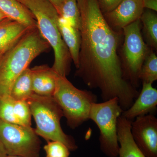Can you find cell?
<instances>
[{
	"instance_id": "1",
	"label": "cell",
	"mask_w": 157,
	"mask_h": 157,
	"mask_svg": "<svg viewBox=\"0 0 157 157\" xmlns=\"http://www.w3.org/2000/svg\"><path fill=\"white\" fill-rule=\"evenodd\" d=\"M80 13L81 44L75 75L104 101L116 98L123 110L130 108L139 92L124 77L118 55L121 34L107 22L97 0H76Z\"/></svg>"
},
{
	"instance_id": "2",
	"label": "cell",
	"mask_w": 157,
	"mask_h": 157,
	"mask_svg": "<svg viewBox=\"0 0 157 157\" xmlns=\"http://www.w3.org/2000/svg\"><path fill=\"white\" fill-rule=\"evenodd\" d=\"M38 28L32 29L4 54L0 65V97L10 96L17 77L31 62L50 48Z\"/></svg>"
},
{
	"instance_id": "3",
	"label": "cell",
	"mask_w": 157,
	"mask_h": 157,
	"mask_svg": "<svg viewBox=\"0 0 157 157\" xmlns=\"http://www.w3.org/2000/svg\"><path fill=\"white\" fill-rule=\"evenodd\" d=\"M33 15L42 37L53 49L52 70L60 76L70 73L72 60L67 47L62 39L58 25L59 15L48 0H17Z\"/></svg>"
},
{
	"instance_id": "4",
	"label": "cell",
	"mask_w": 157,
	"mask_h": 157,
	"mask_svg": "<svg viewBox=\"0 0 157 157\" xmlns=\"http://www.w3.org/2000/svg\"><path fill=\"white\" fill-rule=\"evenodd\" d=\"M36 124L35 132L47 142L58 141L64 144L70 151L78 148L75 140L65 134L61 126L63 113L53 97L34 94L27 101Z\"/></svg>"
},
{
	"instance_id": "5",
	"label": "cell",
	"mask_w": 157,
	"mask_h": 157,
	"mask_svg": "<svg viewBox=\"0 0 157 157\" xmlns=\"http://www.w3.org/2000/svg\"><path fill=\"white\" fill-rule=\"evenodd\" d=\"M61 108L68 125L74 129L89 119L92 105L97 101L91 92L78 89L66 76L57 74L53 96Z\"/></svg>"
},
{
	"instance_id": "6",
	"label": "cell",
	"mask_w": 157,
	"mask_h": 157,
	"mask_svg": "<svg viewBox=\"0 0 157 157\" xmlns=\"http://www.w3.org/2000/svg\"><path fill=\"white\" fill-rule=\"evenodd\" d=\"M123 111L116 98L102 103L96 102L91 107L89 119L94 122L100 130V148L108 157L118 155L117 121Z\"/></svg>"
},
{
	"instance_id": "7",
	"label": "cell",
	"mask_w": 157,
	"mask_h": 157,
	"mask_svg": "<svg viewBox=\"0 0 157 157\" xmlns=\"http://www.w3.org/2000/svg\"><path fill=\"white\" fill-rule=\"evenodd\" d=\"M140 18L123 29L124 41L121 62L125 79L137 89L139 85V73L150 51L140 30Z\"/></svg>"
},
{
	"instance_id": "8",
	"label": "cell",
	"mask_w": 157,
	"mask_h": 157,
	"mask_svg": "<svg viewBox=\"0 0 157 157\" xmlns=\"http://www.w3.org/2000/svg\"><path fill=\"white\" fill-rule=\"evenodd\" d=\"M32 127L0 120V140L8 155L39 157L41 141Z\"/></svg>"
},
{
	"instance_id": "9",
	"label": "cell",
	"mask_w": 157,
	"mask_h": 157,
	"mask_svg": "<svg viewBox=\"0 0 157 157\" xmlns=\"http://www.w3.org/2000/svg\"><path fill=\"white\" fill-rule=\"evenodd\" d=\"M137 146L146 157H157V119L151 114L137 117L131 123Z\"/></svg>"
},
{
	"instance_id": "10",
	"label": "cell",
	"mask_w": 157,
	"mask_h": 157,
	"mask_svg": "<svg viewBox=\"0 0 157 157\" xmlns=\"http://www.w3.org/2000/svg\"><path fill=\"white\" fill-rule=\"evenodd\" d=\"M144 10L142 0H122L115 9L104 15L111 27L123 29L139 19Z\"/></svg>"
},
{
	"instance_id": "11",
	"label": "cell",
	"mask_w": 157,
	"mask_h": 157,
	"mask_svg": "<svg viewBox=\"0 0 157 157\" xmlns=\"http://www.w3.org/2000/svg\"><path fill=\"white\" fill-rule=\"evenodd\" d=\"M157 106V90L151 83L143 82L141 92L128 109L124 110L122 116L132 121L137 117L148 114L155 111Z\"/></svg>"
},
{
	"instance_id": "12",
	"label": "cell",
	"mask_w": 157,
	"mask_h": 157,
	"mask_svg": "<svg viewBox=\"0 0 157 157\" xmlns=\"http://www.w3.org/2000/svg\"><path fill=\"white\" fill-rule=\"evenodd\" d=\"M31 70L34 94L40 96L53 97L56 87L57 74L47 65L36 66Z\"/></svg>"
},
{
	"instance_id": "13",
	"label": "cell",
	"mask_w": 157,
	"mask_h": 157,
	"mask_svg": "<svg viewBox=\"0 0 157 157\" xmlns=\"http://www.w3.org/2000/svg\"><path fill=\"white\" fill-rule=\"evenodd\" d=\"M132 121L121 115L117 121L119 150L117 157H146L135 144L131 133Z\"/></svg>"
},
{
	"instance_id": "14",
	"label": "cell",
	"mask_w": 157,
	"mask_h": 157,
	"mask_svg": "<svg viewBox=\"0 0 157 157\" xmlns=\"http://www.w3.org/2000/svg\"><path fill=\"white\" fill-rule=\"evenodd\" d=\"M31 29L15 21L6 18L0 22V52L6 53Z\"/></svg>"
},
{
	"instance_id": "15",
	"label": "cell",
	"mask_w": 157,
	"mask_h": 157,
	"mask_svg": "<svg viewBox=\"0 0 157 157\" xmlns=\"http://www.w3.org/2000/svg\"><path fill=\"white\" fill-rule=\"evenodd\" d=\"M0 10L7 18L17 21L29 29L37 27L33 15L17 0H0Z\"/></svg>"
},
{
	"instance_id": "16",
	"label": "cell",
	"mask_w": 157,
	"mask_h": 157,
	"mask_svg": "<svg viewBox=\"0 0 157 157\" xmlns=\"http://www.w3.org/2000/svg\"><path fill=\"white\" fill-rule=\"evenodd\" d=\"M58 25L62 39L67 47L71 59L77 68L78 66L81 44L80 31L78 29L70 25L67 21L60 16Z\"/></svg>"
},
{
	"instance_id": "17",
	"label": "cell",
	"mask_w": 157,
	"mask_h": 157,
	"mask_svg": "<svg viewBox=\"0 0 157 157\" xmlns=\"http://www.w3.org/2000/svg\"><path fill=\"white\" fill-rule=\"evenodd\" d=\"M34 94L31 70L28 68L17 78L12 86L10 96L14 101H27Z\"/></svg>"
},
{
	"instance_id": "18",
	"label": "cell",
	"mask_w": 157,
	"mask_h": 157,
	"mask_svg": "<svg viewBox=\"0 0 157 157\" xmlns=\"http://www.w3.org/2000/svg\"><path fill=\"white\" fill-rule=\"evenodd\" d=\"M143 26V31L148 45L152 48H157V15L155 11L144 10L140 17Z\"/></svg>"
},
{
	"instance_id": "19",
	"label": "cell",
	"mask_w": 157,
	"mask_h": 157,
	"mask_svg": "<svg viewBox=\"0 0 157 157\" xmlns=\"http://www.w3.org/2000/svg\"><path fill=\"white\" fill-rule=\"evenodd\" d=\"M139 78L143 82L151 83L157 80V57L150 51L144 62Z\"/></svg>"
},
{
	"instance_id": "20",
	"label": "cell",
	"mask_w": 157,
	"mask_h": 157,
	"mask_svg": "<svg viewBox=\"0 0 157 157\" xmlns=\"http://www.w3.org/2000/svg\"><path fill=\"white\" fill-rule=\"evenodd\" d=\"M59 16L73 27L79 29L80 13L76 0H65Z\"/></svg>"
},
{
	"instance_id": "21",
	"label": "cell",
	"mask_w": 157,
	"mask_h": 157,
	"mask_svg": "<svg viewBox=\"0 0 157 157\" xmlns=\"http://www.w3.org/2000/svg\"><path fill=\"white\" fill-rule=\"evenodd\" d=\"M13 109L14 116L19 124L31 127L32 113L27 101H14Z\"/></svg>"
},
{
	"instance_id": "22",
	"label": "cell",
	"mask_w": 157,
	"mask_h": 157,
	"mask_svg": "<svg viewBox=\"0 0 157 157\" xmlns=\"http://www.w3.org/2000/svg\"><path fill=\"white\" fill-rule=\"evenodd\" d=\"M14 102L10 96L0 97V120L19 124L14 113Z\"/></svg>"
},
{
	"instance_id": "23",
	"label": "cell",
	"mask_w": 157,
	"mask_h": 157,
	"mask_svg": "<svg viewBox=\"0 0 157 157\" xmlns=\"http://www.w3.org/2000/svg\"><path fill=\"white\" fill-rule=\"evenodd\" d=\"M46 156L69 157L70 151L66 145L58 141L48 142L44 147Z\"/></svg>"
},
{
	"instance_id": "24",
	"label": "cell",
	"mask_w": 157,
	"mask_h": 157,
	"mask_svg": "<svg viewBox=\"0 0 157 157\" xmlns=\"http://www.w3.org/2000/svg\"><path fill=\"white\" fill-rule=\"evenodd\" d=\"M122 0H97L103 14L108 13L115 9Z\"/></svg>"
},
{
	"instance_id": "25",
	"label": "cell",
	"mask_w": 157,
	"mask_h": 157,
	"mask_svg": "<svg viewBox=\"0 0 157 157\" xmlns=\"http://www.w3.org/2000/svg\"><path fill=\"white\" fill-rule=\"evenodd\" d=\"M144 8L157 12V0H142Z\"/></svg>"
},
{
	"instance_id": "26",
	"label": "cell",
	"mask_w": 157,
	"mask_h": 157,
	"mask_svg": "<svg viewBox=\"0 0 157 157\" xmlns=\"http://www.w3.org/2000/svg\"><path fill=\"white\" fill-rule=\"evenodd\" d=\"M48 1L54 6L59 15L65 0H48Z\"/></svg>"
},
{
	"instance_id": "27",
	"label": "cell",
	"mask_w": 157,
	"mask_h": 157,
	"mask_svg": "<svg viewBox=\"0 0 157 157\" xmlns=\"http://www.w3.org/2000/svg\"><path fill=\"white\" fill-rule=\"evenodd\" d=\"M8 156L5 147L0 140V157H7Z\"/></svg>"
},
{
	"instance_id": "28",
	"label": "cell",
	"mask_w": 157,
	"mask_h": 157,
	"mask_svg": "<svg viewBox=\"0 0 157 157\" xmlns=\"http://www.w3.org/2000/svg\"><path fill=\"white\" fill-rule=\"evenodd\" d=\"M7 18V17H6V15L0 10V22Z\"/></svg>"
},
{
	"instance_id": "29",
	"label": "cell",
	"mask_w": 157,
	"mask_h": 157,
	"mask_svg": "<svg viewBox=\"0 0 157 157\" xmlns=\"http://www.w3.org/2000/svg\"><path fill=\"white\" fill-rule=\"evenodd\" d=\"M5 53L4 52H0V65H1V63L3 57H4V54Z\"/></svg>"
},
{
	"instance_id": "30",
	"label": "cell",
	"mask_w": 157,
	"mask_h": 157,
	"mask_svg": "<svg viewBox=\"0 0 157 157\" xmlns=\"http://www.w3.org/2000/svg\"><path fill=\"white\" fill-rule=\"evenodd\" d=\"M7 157H21L17 156H9V155H8V156H7Z\"/></svg>"
},
{
	"instance_id": "31",
	"label": "cell",
	"mask_w": 157,
	"mask_h": 157,
	"mask_svg": "<svg viewBox=\"0 0 157 157\" xmlns=\"http://www.w3.org/2000/svg\"><path fill=\"white\" fill-rule=\"evenodd\" d=\"M46 157H54L46 156Z\"/></svg>"
}]
</instances>
